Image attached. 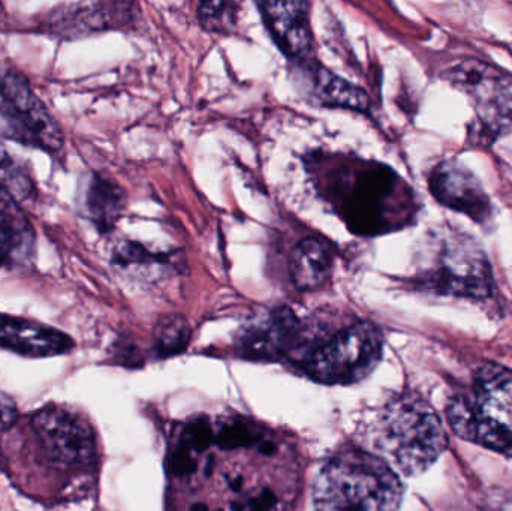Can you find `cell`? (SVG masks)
Instances as JSON below:
<instances>
[{"instance_id":"15","label":"cell","mask_w":512,"mask_h":511,"mask_svg":"<svg viewBox=\"0 0 512 511\" xmlns=\"http://www.w3.org/2000/svg\"><path fill=\"white\" fill-rule=\"evenodd\" d=\"M84 213L101 233L113 230L126 207L123 189L111 180L92 174L83 198Z\"/></svg>"},{"instance_id":"6","label":"cell","mask_w":512,"mask_h":511,"mask_svg":"<svg viewBox=\"0 0 512 511\" xmlns=\"http://www.w3.org/2000/svg\"><path fill=\"white\" fill-rule=\"evenodd\" d=\"M0 137L44 152L63 149L65 137L47 105L17 71L0 72Z\"/></svg>"},{"instance_id":"3","label":"cell","mask_w":512,"mask_h":511,"mask_svg":"<svg viewBox=\"0 0 512 511\" xmlns=\"http://www.w3.org/2000/svg\"><path fill=\"white\" fill-rule=\"evenodd\" d=\"M447 419L463 440L492 450H512V371L480 366L465 390L448 401Z\"/></svg>"},{"instance_id":"13","label":"cell","mask_w":512,"mask_h":511,"mask_svg":"<svg viewBox=\"0 0 512 511\" xmlns=\"http://www.w3.org/2000/svg\"><path fill=\"white\" fill-rule=\"evenodd\" d=\"M120 3H75L60 6L47 21L48 30L63 38L89 35L99 30L110 29L122 23L120 17L129 11H122Z\"/></svg>"},{"instance_id":"12","label":"cell","mask_w":512,"mask_h":511,"mask_svg":"<svg viewBox=\"0 0 512 511\" xmlns=\"http://www.w3.org/2000/svg\"><path fill=\"white\" fill-rule=\"evenodd\" d=\"M72 339L60 330L24 318L0 314V348L29 357H50L66 353Z\"/></svg>"},{"instance_id":"9","label":"cell","mask_w":512,"mask_h":511,"mask_svg":"<svg viewBox=\"0 0 512 511\" xmlns=\"http://www.w3.org/2000/svg\"><path fill=\"white\" fill-rule=\"evenodd\" d=\"M430 194L447 209L468 216L475 224L489 228L495 219L492 198L483 183L462 162L445 159L429 176Z\"/></svg>"},{"instance_id":"4","label":"cell","mask_w":512,"mask_h":511,"mask_svg":"<svg viewBox=\"0 0 512 511\" xmlns=\"http://www.w3.org/2000/svg\"><path fill=\"white\" fill-rule=\"evenodd\" d=\"M379 449L406 476L429 470L448 447L447 432L420 396L403 393L385 405L379 420Z\"/></svg>"},{"instance_id":"18","label":"cell","mask_w":512,"mask_h":511,"mask_svg":"<svg viewBox=\"0 0 512 511\" xmlns=\"http://www.w3.org/2000/svg\"><path fill=\"white\" fill-rule=\"evenodd\" d=\"M191 327L182 315H167L155 327L156 350L165 356L179 354L188 347Z\"/></svg>"},{"instance_id":"16","label":"cell","mask_w":512,"mask_h":511,"mask_svg":"<svg viewBox=\"0 0 512 511\" xmlns=\"http://www.w3.org/2000/svg\"><path fill=\"white\" fill-rule=\"evenodd\" d=\"M310 71L313 72L316 96L325 105L348 108V110L361 111V113L369 110V95L360 87L354 86L324 68H312Z\"/></svg>"},{"instance_id":"8","label":"cell","mask_w":512,"mask_h":511,"mask_svg":"<svg viewBox=\"0 0 512 511\" xmlns=\"http://www.w3.org/2000/svg\"><path fill=\"white\" fill-rule=\"evenodd\" d=\"M33 429L48 458L60 464H89L95 455L92 428L83 416L69 408H42L33 416Z\"/></svg>"},{"instance_id":"21","label":"cell","mask_w":512,"mask_h":511,"mask_svg":"<svg viewBox=\"0 0 512 511\" xmlns=\"http://www.w3.org/2000/svg\"><path fill=\"white\" fill-rule=\"evenodd\" d=\"M8 264H11V261H9L8 255L5 254L2 246H0V267L8 266Z\"/></svg>"},{"instance_id":"14","label":"cell","mask_w":512,"mask_h":511,"mask_svg":"<svg viewBox=\"0 0 512 511\" xmlns=\"http://www.w3.org/2000/svg\"><path fill=\"white\" fill-rule=\"evenodd\" d=\"M334 251L327 240L307 237L292 248L289 254V276L300 291L321 288L330 278Z\"/></svg>"},{"instance_id":"17","label":"cell","mask_w":512,"mask_h":511,"mask_svg":"<svg viewBox=\"0 0 512 511\" xmlns=\"http://www.w3.org/2000/svg\"><path fill=\"white\" fill-rule=\"evenodd\" d=\"M33 189L32 177L0 144V192L14 198L17 203H23L32 197Z\"/></svg>"},{"instance_id":"5","label":"cell","mask_w":512,"mask_h":511,"mask_svg":"<svg viewBox=\"0 0 512 511\" xmlns=\"http://www.w3.org/2000/svg\"><path fill=\"white\" fill-rule=\"evenodd\" d=\"M445 78L465 93L475 116L468 125L471 146H492L512 132V74L492 63L468 59L454 63Z\"/></svg>"},{"instance_id":"1","label":"cell","mask_w":512,"mask_h":511,"mask_svg":"<svg viewBox=\"0 0 512 511\" xmlns=\"http://www.w3.org/2000/svg\"><path fill=\"white\" fill-rule=\"evenodd\" d=\"M402 482L381 456L366 450H339L319 468L313 485L316 511H397Z\"/></svg>"},{"instance_id":"19","label":"cell","mask_w":512,"mask_h":511,"mask_svg":"<svg viewBox=\"0 0 512 511\" xmlns=\"http://www.w3.org/2000/svg\"><path fill=\"white\" fill-rule=\"evenodd\" d=\"M198 21L207 32L230 33L239 17V3L200 2L198 3Z\"/></svg>"},{"instance_id":"10","label":"cell","mask_w":512,"mask_h":511,"mask_svg":"<svg viewBox=\"0 0 512 511\" xmlns=\"http://www.w3.org/2000/svg\"><path fill=\"white\" fill-rule=\"evenodd\" d=\"M300 323L289 308H277L243 327L237 350L245 359L274 362L288 354L297 341Z\"/></svg>"},{"instance_id":"20","label":"cell","mask_w":512,"mask_h":511,"mask_svg":"<svg viewBox=\"0 0 512 511\" xmlns=\"http://www.w3.org/2000/svg\"><path fill=\"white\" fill-rule=\"evenodd\" d=\"M17 419L18 410L14 399L6 393L0 392V432L12 428Z\"/></svg>"},{"instance_id":"11","label":"cell","mask_w":512,"mask_h":511,"mask_svg":"<svg viewBox=\"0 0 512 511\" xmlns=\"http://www.w3.org/2000/svg\"><path fill=\"white\" fill-rule=\"evenodd\" d=\"M258 8L271 38L282 53L289 59L306 60L313 48L309 3L301 0L258 2Z\"/></svg>"},{"instance_id":"7","label":"cell","mask_w":512,"mask_h":511,"mask_svg":"<svg viewBox=\"0 0 512 511\" xmlns=\"http://www.w3.org/2000/svg\"><path fill=\"white\" fill-rule=\"evenodd\" d=\"M384 339L378 327L358 323L316 348L306 368L310 377L330 386L357 383L375 371L382 359Z\"/></svg>"},{"instance_id":"2","label":"cell","mask_w":512,"mask_h":511,"mask_svg":"<svg viewBox=\"0 0 512 511\" xmlns=\"http://www.w3.org/2000/svg\"><path fill=\"white\" fill-rule=\"evenodd\" d=\"M415 285L435 296L487 302L496 293L492 263L480 243L457 230L439 228L424 249Z\"/></svg>"}]
</instances>
